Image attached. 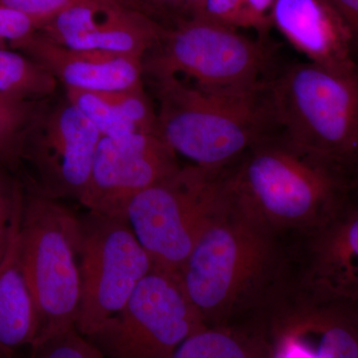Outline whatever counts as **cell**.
<instances>
[{"mask_svg": "<svg viewBox=\"0 0 358 358\" xmlns=\"http://www.w3.org/2000/svg\"><path fill=\"white\" fill-rule=\"evenodd\" d=\"M45 102L0 95V164L9 171H15L23 162L26 136Z\"/></svg>", "mask_w": 358, "mask_h": 358, "instance_id": "20", "label": "cell"}, {"mask_svg": "<svg viewBox=\"0 0 358 358\" xmlns=\"http://www.w3.org/2000/svg\"><path fill=\"white\" fill-rule=\"evenodd\" d=\"M187 18H203L205 0H182Z\"/></svg>", "mask_w": 358, "mask_h": 358, "instance_id": "30", "label": "cell"}, {"mask_svg": "<svg viewBox=\"0 0 358 358\" xmlns=\"http://www.w3.org/2000/svg\"><path fill=\"white\" fill-rule=\"evenodd\" d=\"M101 134L67 98L46 101L28 131L23 162L31 164V187L49 199L80 201L88 185Z\"/></svg>", "mask_w": 358, "mask_h": 358, "instance_id": "10", "label": "cell"}, {"mask_svg": "<svg viewBox=\"0 0 358 358\" xmlns=\"http://www.w3.org/2000/svg\"><path fill=\"white\" fill-rule=\"evenodd\" d=\"M270 16L310 62L338 72L358 69L352 35L329 0H275Z\"/></svg>", "mask_w": 358, "mask_h": 358, "instance_id": "16", "label": "cell"}, {"mask_svg": "<svg viewBox=\"0 0 358 358\" xmlns=\"http://www.w3.org/2000/svg\"><path fill=\"white\" fill-rule=\"evenodd\" d=\"M9 48L8 44L0 36V49Z\"/></svg>", "mask_w": 358, "mask_h": 358, "instance_id": "31", "label": "cell"}, {"mask_svg": "<svg viewBox=\"0 0 358 358\" xmlns=\"http://www.w3.org/2000/svg\"><path fill=\"white\" fill-rule=\"evenodd\" d=\"M305 294L358 310V195L307 233Z\"/></svg>", "mask_w": 358, "mask_h": 358, "instance_id": "14", "label": "cell"}, {"mask_svg": "<svg viewBox=\"0 0 358 358\" xmlns=\"http://www.w3.org/2000/svg\"><path fill=\"white\" fill-rule=\"evenodd\" d=\"M157 20L166 27L187 20L182 0H138Z\"/></svg>", "mask_w": 358, "mask_h": 358, "instance_id": "27", "label": "cell"}, {"mask_svg": "<svg viewBox=\"0 0 358 358\" xmlns=\"http://www.w3.org/2000/svg\"><path fill=\"white\" fill-rule=\"evenodd\" d=\"M138 133L157 134V109L143 85L120 91L99 92Z\"/></svg>", "mask_w": 358, "mask_h": 358, "instance_id": "22", "label": "cell"}, {"mask_svg": "<svg viewBox=\"0 0 358 358\" xmlns=\"http://www.w3.org/2000/svg\"><path fill=\"white\" fill-rule=\"evenodd\" d=\"M229 169L181 166L131 200L124 219L155 268L178 274L202 233L228 208Z\"/></svg>", "mask_w": 358, "mask_h": 358, "instance_id": "6", "label": "cell"}, {"mask_svg": "<svg viewBox=\"0 0 358 358\" xmlns=\"http://www.w3.org/2000/svg\"><path fill=\"white\" fill-rule=\"evenodd\" d=\"M275 128L308 152L350 167L358 157V69L315 63L285 68L267 82Z\"/></svg>", "mask_w": 358, "mask_h": 358, "instance_id": "4", "label": "cell"}, {"mask_svg": "<svg viewBox=\"0 0 358 358\" xmlns=\"http://www.w3.org/2000/svg\"><path fill=\"white\" fill-rule=\"evenodd\" d=\"M355 322H357V331H358V310H355Z\"/></svg>", "mask_w": 358, "mask_h": 358, "instance_id": "32", "label": "cell"}, {"mask_svg": "<svg viewBox=\"0 0 358 358\" xmlns=\"http://www.w3.org/2000/svg\"><path fill=\"white\" fill-rule=\"evenodd\" d=\"M18 242L38 315L35 345L76 327L82 294L79 215L29 186L23 195Z\"/></svg>", "mask_w": 358, "mask_h": 358, "instance_id": "5", "label": "cell"}, {"mask_svg": "<svg viewBox=\"0 0 358 358\" xmlns=\"http://www.w3.org/2000/svg\"><path fill=\"white\" fill-rule=\"evenodd\" d=\"M231 201L278 234H305L333 218L353 194L350 167L303 150L272 133L228 171Z\"/></svg>", "mask_w": 358, "mask_h": 358, "instance_id": "1", "label": "cell"}, {"mask_svg": "<svg viewBox=\"0 0 358 358\" xmlns=\"http://www.w3.org/2000/svg\"><path fill=\"white\" fill-rule=\"evenodd\" d=\"M58 82L48 71L20 51L0 49V95L14 100H49Z\"/></svg>", "mask_w": 358, "mask_h": 358, "instance_id": "19", "label": "cell"}, {"mask_svg": "<svg viewBox=\"0 0 358 358\" xmlns=\"http://www.w3.org/2000/svg\"><path fill=\"white\" fill-rule=\"evenodd\" d=\"M150 81L157 101V136L193 166L229 169L274 133L267 83L253 90H216L176 75Z\"/></svg>", "mask_w": 358, "mask_h": 358, "instance_id": "2", "label": "cell"}, {"mask_svg": "<svg viewBox=\"0 0 358 358\" xmlns=\"http://www.w3.org/2000/svg\"><path fill=\"white\" fill-rule=\"evenodd\" d=\"M275 236L232 201L202 233L178 277L207 327L268 303L280 271Z\"/></svg>", "mask_w": 358, "mask_h": 358, "instance_id": "3", "label": "cell"}, {"mask_svg": "<svg viewBox=\"0 0 358 358\" xmlns=\"http://www.w3.org/2000/svg\"><path fill=\"white\" fill-rule=\"evenodd\" d=\"M81 305L76 329L95 333L117 315L155 268L126 219L87 211L79 215Z\"/></svg>", "mask_w": 358, "mask_h": 358, "instance_id": "9", "label": "cell"}, {"mask_svg": "<svg viewBox=\"0 0 358 358\" xmlns=\"http://www.w3.org/2000/svg\"><path fill=\"white\" fill-rule=\"evenodd\" d=\"M205 327L178 274L155 267L124 307L86 338L106 358H171Z\"/></svg>", "mask_w": 358, "mask_h": 358, "instance_id": "8", "label": "cell"}, {"mask_svg": "<svg viewBox=\"0 0 358 358\" xmlns=\"http://www.w3.org/2000/svg\"><path fill=\"white\" fill-rule=\"evenodd\" d=\"M22 202L0 261V358H10L23 346L32 348L38 336L36 306L21 264L18 242Z\"/></svg>", "mask_w": 358, "mask_h": 358, "instance_id": "17", "label": "cell"}, {"mask_svg": "<svg viewBox=\"0 0 358 358\" xmlns=\"http://www.w3.org/2000/svg\"><path fill=\"white\" fill-rule=\"evenodd\" d=\"M78 1L80 0H0V6L8 7L34 18L41 27L47 20Z\"/></svg>", "mask_w": 358, "mask_h": 358, "instance_id": "26", "label": "cell"}, {"mask_svg": "<svg viewBox=\"0 0 358 358\" xmlns=\"http://www.w3.org/2000/svg\"><path fill=\"white\" fill-rule=\"evenodd\" d=\"M203 18L236 29L254 28L261 34H265L258 21L250 13L246 0H205Z\"/></svg>", "mask_w": 358, "mask_h": 358, "instance_id": "25", "label": "cell"}, {"mask_svg": "<svg viewBox=\"0 0 358 358\" xmlns=\"http://www.w3.org/2000/svg\"><path fill=\"white\" fill-rule=\"evenodd\" d=\"M267 341L271 358H358L355 310L306 294L278 308Z\"/></svg>", "mask_w": 358, "mask_h": 358, "instance_id": "13", "label": "cell"}, {"mask_svg": "<svg viewBox=\"0 0 358 358\" xmlns=\"http://www.w3.org/2000/svg\"><path fill=\"white\" fill-rule=\"evenodd\" d=\"M275 1V0H246L250 13L258 21L265 33L272 24L270 14Z\"/></svg>", "mask_w": 358, "mask_h": 358, "instance_id": "29", "label": "cell"}, {"mask_svg": "<svg viewBox=\"0 0 358 358\" xmlns=\"http://www.w3.org/2000/svg\"><path fill=\"white\" fill-rule=\"evenodd\" d=\"M270 59L262 39H250L206 18H187L167 27L145 56L143 76L176 75L204 88L253 90L267 83L263 77Z\"/></svg>", "mask_w": 358, "mask_h": 358, "instance_id": "7", "label": "cell"}, {"mask_svg": "<svg viewBox=\"0 0 358 358\" xmlns=\"http://www.w3.org/2000/svg\"><path fill=\"white\" fill-rule=\"evenodd\" d=\"M180 167L178 155L157 134L102 138L79 202L87 211L124 219L134 197Z\"/></svg>", "mask_w": 358, "mask_h": 358, "instance_id": "11", "label": "cell"}, {"mask_svg": "<svg viewBox=\"0 0 358 358\" xmlns=\"http://www.w3.org/2000/svg\"><path fill=\"white\" fill-rule=\"evenodd\" d=\"M166 29L138 0H80L47 20L38 32L68 48L143 60Z\"/></svg>", "mask_w": 358, "mask_h": 358, "instance_id": "12", "label": "cell"}, {"mask_svg": "<svg viewBox=\"0 0 358 358\" xmlns=\"http://www.w3.org/2000/svg\"><path fill=\"white\" fill-rule=\"evenodd\" d=\"M171 358H271V352L265 336L214 326L188 336Z\"/></svg>", "mask_w": 358, "mask_h": 358, "instance_id": "18", "label": "cell"}, {"mask_svg": "<svg viewBox=\"0 0 358 358\" xmlns=\"http://www.w3.org/2000/svg\"><path fill=\"white\" fill-rule=\"evenodd\" d=\"M65 96L91 122L102 138H119L138 133L99 92L65 88Z\"/></svg>", "mask_w": 358, "mask_h": 358, "instance_id": "21", "label": "cell"}, {"mask_svg": "<svg viewBox=\"0 0 358 358\" xmlns=\"http://www.w3.org/2000/svg\"><path fill=\"white\" fill-rule=\"evenodd\" d=\"M13 50L25 54L65 88L110 92L143 85V59L99 50L62 46L39 32Z\"/></svg>", "mask_w": 358, "mask_h": 358, "instance_id": "15", "label": "cell"}, {"mask_svg": "<svg viewBox=\"0 0 358 358\" xmlns=\"http://www.w3.org/2000/svg\"><path fill=\"white\" fill-rule=\"evenodd\" d=\"M352 35L355 51L358 50V0H329Z\"/></svg>", "mask_w": 358, "mask_h": 358, "instance_id": "28", "label": "cell"}, {"mask_svg": "<svg viewBox=\"0 0 358 358\" xmlns=\"http://www.w3.org/2000/svg\"><path fill=\"white\" fill-rule=\"evenodd\" d=\"M6 166L0 164V261L8 243L16 211L22 202L24 188L7 173Z\"/></svg>", "mask_w": 358, "mask_h": 358, "instance_id": "24", "label": "cell"}, {"mask_svg": "<svg viewBox=\"0 0 358 358\" xmlns=\"http://www.w3.org/2000/svg\"><path fill=\"white\" fill-rule=\"evenodd\" d=\"M31 358H106L76 327L32 346Z\"/></svg>", "mask_w": 358, "mask_h": 358, "instance_id": "23", "label": "cell"}]
</instances>
